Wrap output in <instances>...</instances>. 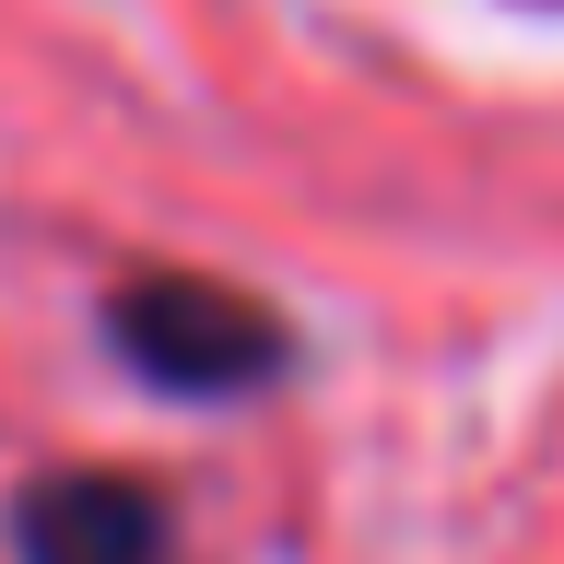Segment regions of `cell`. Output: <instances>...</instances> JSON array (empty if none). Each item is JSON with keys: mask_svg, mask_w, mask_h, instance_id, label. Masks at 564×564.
I'll return each mask as SVG.
<instances>
[{"mask_svg": "<svg viewBox=\"0 0 564 564\" xmlns=\"http://www.w3.org/2000/svg\"><path fill=\"white\" fill-rule=\"evenodd\" d=\"M106 329H118V352H130L153 388H176V400H247L259 377H282V317L259 306V294H236V282L212 271H141L118 306H106Z\"/></svg>", "mask_w": 564, "mask_h": 564, "instance_id": "cell-1", "label": "cell"}, {"mask_svg": "<svg viewBox=\"0 0 564 564\" xmlns=\"http://www.w3.org/2000/svg\"><path fill=\"white\" fill-rule=\"evenodd\" d=\"M24 564H165V506L130 470H35L12 506Z\"/></svg>", "mask_w": 564, "mask_h": 564, "instance_id": "cell-2", "label": "cell"}]
</instances>
